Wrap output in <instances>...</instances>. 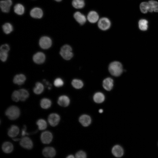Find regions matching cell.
I'll return each mask as SVG.
<instances>
[{
    "label": "cell",
    "instance_id": "1",
    "mask_svg": "<svg viewBox=\"0 0 158 158\" xmlns=\"http://www.w3.org/2000/svg\"><path fill=\"white\" fill-rule=\"evenodd\" d=\"M108 70L109 73L112 75L119 76L123 71V68L121 63L118 61L111 62L109 65Z\"/></svg>",
    "mask_w": 158,
    "mask_h": 158
},
{
    "label": "cell",
    "instance_id": "2",
    "mask_svg": "<svg viewBox=\"0 0 158 158\" xmlns=\"http://www.w3.org/2000/svg\"><path fill=\"white\" fill-rule=\"evenodd\" d=\"M20 114V110L17 106H12L7 109L5 111V114L11 120L17 119Z\"/></svg>",
    "mask_w": 158,
    "mask_h": 158
},
{
    "label": "cell",
    "instance_id": "3",
    "mask_svg": "<svg viewBox=\"0 0 158 158\" xmlns=\"http://www.w3.org/2000/svg\"><path fill=\"white\" fill-rule=\"evenodd\" d=\"M59 53L63 58L66 60H70L73 56L72 48L68 44L64 45L62 47Z\"/></svg>",
    "mask_w": 158,
    "mask_h": 158
},
{
    "label": "cell",
    "instance_id": "4",
    "mask_svg": "<svg viewBox=\"0 0 158 158\" xmlns=\"http://www.w3.org/2000/svg\"><path fill=\"white\" fill-rule=\"evenodd\" d=\"M111 23L110 20L106 17H103L99 19L98 21L99 28L102 30H106L109 28Z\"/></svg>",
    "mask_w": 158,
    "mask_h": 158
},
{
    "label": "cell",
    "instance_id": "5",
    "mask_svg": "<svg viewBox=\"0 0 158 158\" xmlns=\"http://www.w3.org/2000/svg\"><path fill=\"white\" fill-rule=\"evenodd\" d=\"M52 42L51 38L48 37L44 36L42 37L39 41L40 47L43 49H47L51 47Z\"/></svg>",
    "mask_w": 158,
    "mask_h": 158
},
{
    "label": "cell",
    "instance_id": "6",
    "mask_svg": "<svg viewBox=\"0 0 158 158\" xmlns=\"http://www.w3.org/2000/svg\"><path fill=\"white\" fill-rule=\"evenodd\" d=\"M53 139V135L49 131H46L42 132L40 136L42 142L44 144L50 143Z\"/></svg>",
    "mask_w": 158,
    "mask_h": 158
},
{
    "label": "cell",
    "instance_id": "7",
    "mask_svg": "<svg viewBox=\"0 0 158 158\" xmlns=\"http://www.w3.org/2000/svg\"><path fill=\"white\" fill-rule=\"evenodd\" d=\"M60 116L57 114L53 113L50 114L48 117V121L52 126H55L59 123L60 121Z\"/></svg>",
    "mask_w": 158,
    "mask_h": 158
},
{
    "label": "cell",
    "instance_id": "8",
    "mask_svg": "<svg viewBox=\"0 0 158 158\" xmlns=\"http://www.w3.org/2000/svg\"><path fill=\"white\" fill-rule=\"evenodd\" d=\"M20 140V145L23 148L27 149H30L32 148L33 146V142L29 137H23Z\"/></svg>",
    "mask_w": 158,
    "mask_h": 158
},
{
    "label": "cell",
    "instance_id": "9",
    "mask_svg": "<svg viewBox=\"0 0 158 158\" xmlns=\"http://www.w3.org/2000/svg\"><path fill=\"white\" fill-rule=\"evenodd\" d=\"M45 58V56L44 53L41 52H38L33 55V60L35 63L41 64L44 62Z\"/></svg>",
    "mask_w": 158,
    "mask_h": 158
},
{
    "label": "cell",
    "instance_id": "10",
    "mask_svg": "<svg viewBox=\"0 0 158 158\" xmlns=\"http://www.w3.org/2000/svg\"><path fill=\"white\" fill-rule=\"evenodd\" d=\"M111 152L115 157H120L123 155L124 150L121 146L117 145L113 147L111 149Z\"/></svg>",
    "mask_w": 158,
    "mask_h": 158
},
{
    "label": "cell",
    "instance_id": "11",
    "mask_svg": "<svg viewBox=\"0 0 158 158\" xmlns=\"http://www.w3.org/2000/svg\"><path fill=\"white\" fill-rule=\"evenodd\" d=\"M12 4L11 0L1 1L0 3V6L2 11L4 13L9 12Z\"/></svg>",
    "mask_w": 158,
    "mask_h": 158
},
{
    "label": "cell",
    "instance_id": "12",
    "mask_svg": "<svg viewBox=\"0 0 158 158\" xmlns=\"http://www.w3.org/2000/svg\"><path fill=\"white\" fill-rule=\"evenodd\" d=\"M43 155L47 157L52 158L56 154V151L54 148L52 147H45L43 150Z\"/></svg>",
    "mask_w": 158,
    "mask_h": 158
},
{
    "label": "cell",
    "instance_id": "13",
    "mask_svg": "<svg viewBox=\"0 0 158 158\" xmlns=\"http://www.w3.org/2000/svg\"><path fill=\"white\" fill-rule=\"evenodd\" d=\"M79 121L81 124L84 127L88 126L91 122V117L87 114H83L79 117Z\"/></svg>",
    "mask_w": 158,
    "mask_h": 158
},
{
    "label": "cell",
    "instance_id": "14",
    "mask_svg": "<svg viewBox=\"0 0 158 158\" xmlns=\"http://www.w3.org/2000/svg\"><path fill=\"white\" fill-rule=\"evenodd\" d=\"M30 16L35 18H40L43 16V12L41 9L38 7L32 8L30 12Z\"/></svg>",
    "mask_w": 158,
    "mask_h": 158
},
{
    "label": "cell",
    "instance_id": "15",
    "mask_svg": "<svg viewBox=\"0 0 158 158\" xmlns=\"http://www.w3.org/2000/svg\"><path fill=\"white\" fill-rule=\"evenodd\" d=\"M99 16L98 13L95 11H91L88 13L87 19L90 23H95L99 20Z\"/></svg>",
    "mask_w": 158,
    "mask_h": 158
},
{
    "label": "cell",
    "instance_id": "16",
    "mask_svg": "<svg viewBox=\"0 0 158 158\" xmlns=\"http://www.w3.org/2000/svg\"><path fill=\"white\" fill-rule=\"evenodd\" d=\"M57 103L60 106L62 107H66L68 106L70 103L69 98L65 95L60 96L58 98Z\"/></svg>",
    "mask_w": 158,
    "mask_h": 158
},
{
    "label": "cell",
    "instance_id": "17",
    "mask_svg": "<svg viewBox=\"0 0 158 158\" xmlns=\"http://www.w3.org/2000/svg\"><path fill=\"white\" fill-rule=\"evenodd\" d=\"M102 85L103 88L106 90H111L114 85L113 80L109 77L106 78L103 81Z\"/></svg>",
    "mask_w": 158,
    "mask_h": 158
},
{
    "label": "cell",
    "instance_id": "18",
    "mask_svg": "<svg viewBox=\"0 0 158 158\" xmlns=\"http://www.w3.org/2000/svg\"><path fill=\"white\" fill-rule=\"evenodd\" d=\"M75 20L80 25L84 24L86 22V18L85 16L80 12H75L73 15Z\"/></svg>",
    "mask_w": 158,
    "mask_h": 158
},
{
    "label": "cell",
    "instance_id": "19",
    "mask_svg": "<svg viewBox=\"0 0 158 158\" xmlns=\"http://www.w3.org/2000/svg\"><path fill=\"white\" fill-rule=\"evenodd\" d=\"M26 80L25 76L23 74H17L14 77L13 81L14 83L20 85L25 83Z\"/></svg>",
    "mask_w": 158,
    "mask_h": 158
},
{
    "label": "cell",
    "instance_id": "20",
    "mask_svg": "<svg viewBox=\"0 0 158 158\" xmlns=\"http://www.w3.org/2000/svg\"><path fill=\"white\" fill-rule=\"evenodd\" d=\"M19 132V128L17 126L13 125L8 130V134L10 137L14 138L18 135Z\"/></svg>",
    "mask_w": 158,
    "mask_h": 158
},
{
    "label": "cell",
    "instance_id": "21",
    "mask_svg": "<svg viewBox=\"0 0 158 158\" xmlns=\"http://www.w3.org/2000/svg\"><path fill=\"white\" fill-rule=\"evenodd\" d=\"M105 99V97L104 94L100 92H96L93 97L94 101L98 104L104 102Z\"/></svg>",
    "mask_w": 158,
    "mask_h": 158
},
{
    "label": "cell",
    "instance_id": "22",
    "mask_svg": "<svg viewBox=\"0 0 158 158\" xmlns=\"http://www.w3.org/2000/svg\"><path fill=\"white\" fill-rule=\"evenodd\" d=\"M2 149L4 152L6 153L11 152L13 149V146L10 142H6L3 143Z\"/></svg>",
    "mask_w": 158,
    "mask_h": 158
},
{
    "label": "cell",
    "instance_id": "23",
    "mask_svg": "<svg viewBox=\"0 0 158 158\" xmlns=\"http://www.w3.org/2000/svg\"><path fill=\"white\" fill-rule=\"evenodd\" d=\"M51 101L47 98H43L40 101V105L41 107L45 109L49 108L51 105Z\"/></svg>",
    "mask_w": 158,
    "mask_h": 158
},
{
    "label": "cell",
    "instance_id": "24",
    "mask_svg": "<svg viewBox=\"0 0 158 158\" xmlns=\"http://www.w3.org/2000/svg\"><path fill=\"white\" fill-rule=\"evenodd\" d=\"M149 5V11L150 12L154 11L158 12V2L153 1L151 0L148 2Z\"/></svg>",
    "mask_w": 158,
    "mask_h": 158
},
{
    "label": "cell",
    "instance_id": "25",
    "mask_svg": "<svg viewBox=\"0 0 158 158\" xmlns=\"http://www.w3.org/2000/svg\"><path fill=\"white\" fill-rule=\"evenodd\" d=\"M44 90V86L41 83L37 82L35 84V87L33 89L34 92L36 94L39 95L42 93Z\"/></svg>",
    "mask_w": 158,
    "mask_h": 158
},
{
    "label": "cell",
    "instance_id": "26",
    "mask_svg": "<svg viewBox=\"0 0 158 158\" xmlns=\"http://www.w3.org/2000/svg\"><path fill=\"white\" fill-rule=\"evenodd\" d=\"M20 100L22 101H25L29 97V93L28 91L24 89H21L18 90Z\"/></svg>",
    "mask_w": 158,
    "mask_h": 158
},
{
    "label": "cell",
    "instance_id": "27",
    "mask_svg": "<svg viewBox=\"0 0 158 158\" xmlns=\"http://www.w3.org/2000/svg\"><path fill=\"white\" fill-rule=\"evenodd\" d=\"M72 4L73 6L77 9L82 8L85 5L84 0H73Z\"/></svg>",
    "mask_w": 158,
    "mask_h": 158
},
{
    "label": "cell",
    "instance_id": "28",
    "mask_svg": "<svg viewBox=\"0 0 158 158\" xmlns=\"http://www.w3.org/2000/svg\"><path fill=\"white\" fill-rule=\"evenodd\" d=\"M14 12L18 15H23L25 11V8L24 6L21 4H16L14 8Z\"/></svg>",
    "mask_w": 158,
    "mask_h": 158
},
{
    "label": "cell",
    "instance_id": "29",
    "mask_svg": "<svg viewBox=\"0 0 158 158\" xmlns=\"http://www.w3.org/2000/svg\"><path fill=\"white\" fill-rule=\"evenodd\" d=\"M148 21L146 19L140 20L138 22L139 27L140 30L142 31H146L148 28Z\"/></svg>",
    "mask_w": 158,
    "mask_h": 158
},
{
    "label": "cell",
    "instance_id": "30",
    "mask_svg": "<svg viewBox=\"0 0 158 158\" xmlns=\"http://www.w3.org/2000/svg\"><path fill=\"white\" fill-rule=\"evenodd\" d=\"M36 124L38 126L39 129L40 130H45L47 126L46 121L43 119L38 120L37 121Z\"/></svg>",
    "mask_w": 158,
    "mask_h": 158
},
{
    "label": "cell",
    "instance_id": "31",
    "mask_svg": "<svg viewBox=\"0 0 158 158\" xmlns=\"http://www.w3.org/2000/svg\"><path fill=\"white\" fill-rule=\"evenodd\" d=\"M72 86L76 89L82 88L83 86V82L81 80L78 79L73 80L71 82Z\"/></svg>",
    "mask_w": 158,
    "mask_h": 158
},
{
    "label": "cell",
    "instance_id": "32",
    "mask_svg": "<svg viewBox=\"0 0 158 158\" xmlns=\"http://www.w3.org/2000/svg\"><path fill=\"white\" fill-rule=\"evenodd\" d=\"M2 29L4 32L8 34L11 32L13 29L12 25L9 23H6L2 26Z\"/></svg>",
    "mask_w": 158,
    "mask_h": 158
},
{
    "label": "cell",
    "instance_id": "33",
    "mask_svg": "<svg viewBox=\"0 0 158 158\" xmlns=\"http://www.w3.org/2000/svg\"><path fill=\"white\" fill-rule=\"evenodd\" d=\"M141 11L143 13H147L149 10V5L148 2H143L141 3L140 6Z\"/></svg>",
    "mask_w": 158,
    "mask_h": 158
},
{
    "label": "cell",
    "instance_id": "34",
    "mask_svg": "<svg viewBox=\"0 0 158 158\" xmlns=\"http://www.w3.org/2000/svg\"><path fill=\"white\" fill-rule=\"evenodd\" d=\"M12 100L16 102L20 100V95L18 90L14 91L12 95Z\"/></svg>",
    "mask_w": 158,
    "mask_h": 158
},
{
    "label": "cell",
    "instance_id": "35",
    "mask_svg": "<svg viewBox=\"0 0 158 158\" xmlns=\"http://www.w3.org/2000/svg\"><path fill=\"white\" fill-rule=\"evenodd\" d=\"M64 82L63 80L60 78H56L54 80V84L56 87H61L63 85Z\"/></svg>",
    "mask_w": 158,
    "mask_h": 158
},
{
    "label": "cell",
    "instance_id": "36",
    "mask_svg": "<svg viewBox=\"0 0 158 158\" xmlns=\"http://www.w3.org/2000/svg\"><path fill=\"white\" fill-rule=\"evenodd\" d=\"M75 157L77 158H85L87 157V154L85 152L80 150L76 153Z\"/></svg>",
    "mask_w": 158,
    "mask_h": 158
},
{
    "label": "cell",
    "instance_id": "37",
    "mask_svg": "<svg viewBox=\"0 0 158 158\" xmlns=\"http://www.w3.org/2000/svg\"><path fill=\"white\" fill-rule=\"evenodd\" d=\"M8 57V53L2 51L0 52V59L3 62H5Z\"/></svg>",
    "mask_w": 158,
    "mask_h": 158
},
{
    "label": "cell",
    "instance_id": "38",
    "mask_svg": "<svg viewBox=\"0 0 158 158\" xmlns=\"http://www.w3.org/2000/svg\"><path fill=\"white\" fill-rule=\"evenodd\" d=\"M10 47L7 44L2 45L0 47V51L8 53L10 50Z\"/></svg>",
    "mask_w": 158,
    "mask_h": 158
},
{
    "label": "cell",
    "instance_id": "39",
    "mask_svg": "<svg viewBox=\"0 0 158 158\" xmlns=\"http://www.w3.org/2000/svg\"><path fill=\"white\" fill-rule=\"evenodd\" d=\"M26 126H24L21 132V135L22 136H24L28 134V133L26 131Z\"/></svg>",
    "mask_w": 158,
    "mask_h": 158
},
{
    "label": "cell",
    "instance_id": "40",
    "mask_svg": "<svg viewBox=\"0 0 158 158\" xmlns=\"http://www.w3.org/2000/svg\"><path fill=\"white\" fill-rule=\"evenodd\" d=\"M75 157L72 154H70L69 155H68L67 157V158H74Z\"/></svg>",
    "mask_w": 158,
    "mask_h": 158
},
{
    "label": "cell",
    "instance_id": "41",
    "mask_svg": "<svg viewBox=\"0 0 158 158\" xmlns=\"http://www.w3.org/2000/svg\"><path fill=\"white\" fill-rule=\"evenodd\" d=\"M103 110L102 109H100L99 110V112L100 113H102L103 112Z\"/></svg>",
    "mask_w": 158,
    "mask_h": 158
},
{
    "label": "cell",
    "instance_id": "42",
    "mask_svg": "<svg viewBox=\"0 0 158 158\" xmlns=\"http://www.w3.org/2000/svg\"><path fill=\"white\" fill-rule=\"evenodd\" d=\"M20 140L19 138H14L13 139V140L15 141H17L19 140Z\"/></svg>",
    "mask_w": 158,
    "mask_h": 158
},
{
    "label": "cell",
    "instance_id": "43",
    "mask_svg": "<svg viewBox=\"0 0 158 158\" xmlns=\"http://www.w3.org/2000/svg\"><path fill=\"white\" fill-rule=\"evenodd\" d=\"M56 1L59 2L61 1L62 0H54Z\"/></svg>",
    "mask_w": 158,
    "mask_h": 158
}]
</instances>
